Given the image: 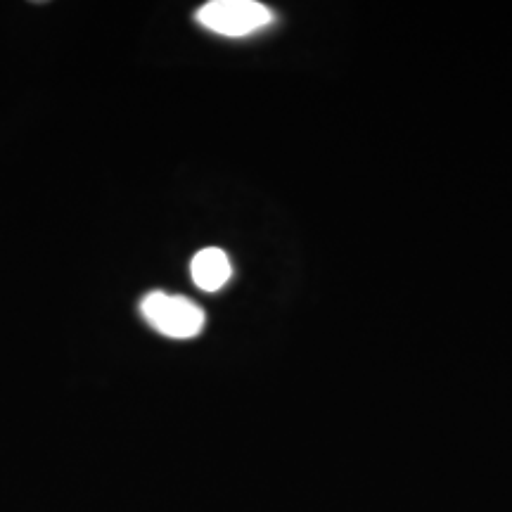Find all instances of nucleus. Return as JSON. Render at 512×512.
Wrapping results in <instances>:
<instances>
[{
	"label": "nucleus",
	"mask_w": 512,
	"mask_h": 512,
	"mask_svg": "<svg viewBox=\"0 0 512 512\" xmlns=\"http://www.w3.org/2000/svg\"><path fill=\"white\" fill-rule=\"evenodd\" d=\"M140 313L157 332L174 339L197 337L204 328V320H207L195 302L166 292L147 294L140 304Z\"/></svg>",
	"instance_id": "1"
},
{
	"label": "nucleus",
	"mask_w": 512,
	"mask_h": 512,
	"mask_svg": "<svg viewBox=\"0 0 512 512\" xmlns=\"http://www.w3.org/2000/svg\"><path fill=\"white\" fill-rule=\"evenodd\" d=\"M271 10L256 0H211L197 12V22L223 36H247L271 24Z\"/></svg>",
	"instance_id": "2"
},
{
	"label": "nucleus",
	"mask_w": 512,
	"mask_h": 512,
	"mask_svg": "<svg viewBox=\"0 0 512 512\" xmlns=\"http://www.w3.org/2000/svg\"><path fill=\"white\" fill-rule=\"evenodd\" d=\"M190 273H192V283L200 287V290L219 292L221 287L230 280L233 268H230L228 254L223 252V249L207 247L192 256Z\"/></svg>",
	"instance_id": "3"
}]
</instances>
